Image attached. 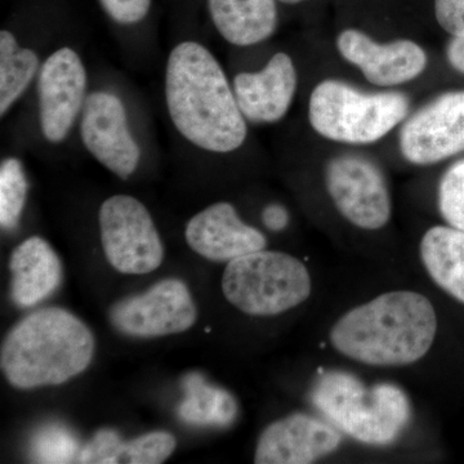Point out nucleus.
Here are the masks:
<instances>
[{"label": "nucleus", "mask_w": 464, "mask_h": 464, "mask_svg": "<svg viewBox=\"0 0 464 464\" xmlns=\"http://www.w3.org/2000/svg\"><path fill=\"white\" fill-rule=\"evenodd\" d=\"M168 112L174 127L197 148L216 154L240 149L248 136L234 88L215 54L198 42H182L168 57Z\"/></svg>", "instance_id": "f257e3e1"}, {"label": "nucleus", "mask_w": 464, "mask_h": 464, "mask_svg": "<svg viewBox=\"0 0 464 464\" xmlns=\"http://www.w3.org/2000/svg\"><path fill=\"white\" fill-rule=\"evenodd\" d=\"M438 332L435 308L420 293H384L353 308L334 324L333 347L355 362L404 366L422 359Z\"/></svg>", "instance_id": "f03ea898"}, {"label": "nucleus", "mask_w": 464, "mask_h": 464, "mask_svg": "<svg viewBox=\"0 0 464 464\" xmlns=\"http://www.w3.org/2000/svg\"><path fill=\"white\" fill-rule=\"evenodd\" d=\"M94 347L93 334L78 317L63 308H42L8 333L0 366L16 389L57 386L83 373Z\"/></svg>", "instance_id": "7ed1b4c3"}, {"label": "nucleus", "mask_w": 464, "mask_h": 464, "mask_svg": "<svg viewBox=\"0 0 464 464\" xmlns=\"http://www.w3.org/2000/svg\"><path fill=\"white\" fill-rule=\"evenodd\" d=\"M411 106L404 92L364 91L326 78L311 91L307 118L314 132L326 141L364 146L381 141L404 123Z\"/></svg>", "instance_id": "20e7f679"}, {"label": "nucleus", "mask_w": 464, "mask_h": 464, "mask_svg": "<svg viewBox=\"0 0 464 464\" xmlns=\"http://www.w3.org/2000/svg\"><path fill=\"white\" fill-rule=\"evenodd\" d=\"M311 400L333 426L362 444H392L411 417V401L399 386L368 387L347 372L317 375Z\"/></svg>", "instance_id": "39448f33"}, {"label": "nucleus", "mask_w": 464, "mask_h": 464, "mask_svg": "<svg viewBox=\"0 0 464 464\" xmlns=\"http://www.w3.org/2000/svg\"><path fill=\"white\" fill-rule=\"evenodd\" d=\"M222 292L241 313L279 315L310 297L311 277L306 266L288 253L262 249L228 262Z\"/></svg>", "instance_id": "423d86ee"}, {"label": "nucleus", "mask_w": 464, "mask_h": 464, "mask_svg": "<svg viewBox=\"0 0 464 464\" xmlns=\"http://www.w3.org/2000/svg\"><path fill=\"white\" fill-rule=\"evenodd\" d=\"M324 182L333 204L351 225L375 231L389 224V183L373 159L357 152L334 155L324 168Z\"/></svg>", "instance_id": "0eeeda50"}, {"label": "nucleus", "mask_w": 464, "mask_h": 464, "mask_svg": "<svg viewBox=\"0 0 464 464\" xmlns=\"http://www.w3.org/2000/svg\"><path fill=\"white\" fill-rule=\"evenodd\" d=\"M103 252L121 274L152 273L164 258L163 243L148 208L130 195H115L100 208Z\"/></svg>", "instance_id": "6e6552de"}, {"label": "nucleus", "mask_w": 464, "mask_h": 464, "mask_svg": "<svg viewBox=\"0 0 464 464\" xmlns=\"http://www.w3.org/2000/svg\"><path fill=\"white\" fill-rule=\"evenodd\" d=\"M399 150L413 166H432L464 152V90L449 91L400 125Z\"/></svg>", "instance_id": "1a4fd4ad"}, {"label": "nucleus", "mask_w": 464, "mask_h": 464, "mask_svg": "<svg viewBox=\"0 0 464 464\" xmlns=\"http://www.w3.org/2000/svg\"><path fill=\"white\" fill-rule=\"evenodd\" d=\"M198 311L188 285L179 279L161 280L142 295L116 302L109 319L130 337L154 338L188 331Z\"/></svg>", "instance_id": "9d476101"}, {"label": "nucleus", "mask_w": 464, "mask_h": 464, "mask_svg": "<svg viewBox=\"0 0 464 464\" xmlns=\"http://www.w3.org/2000/svg\"><path fill=\"white\" fill-rule=\"evenodd\" d=\"M335 48L368 83L383 90L411 83L429 66V56L420 43L411 39L378 42L355 27H347L338 34Z\"/></svg>", "instance_id": "9b49d317"}, {"label": "nucleus", "mask_w": 464, "mask_h": 464, "mask_svg": "<svg viewBox=\"0 0 464 464\" xmlns=\"http://www.w3.org/2000/svg\"><path fill=\"white\" fill-rule=\"evenodd\" d=\"M87 72L72 48L63 47L45 60L38 78L39 121L43 136L60 143L69 136L87 100Z\"/></svg>", "instance_id": "f8f14e48"}, {"label": "nucleus", "mask_w": 464, "mask_h": 464, "mask_svg": "<svg viewBox=\"0 0 464 464\" xmlns=\"http://www.w3.org/2000/svg\"><path fill=\"white\" fill-rule=\"evenodd\" d=\"M81 115L85 149L116 176L130 179L139 166L141 149L130 133L123 101L111 92H92Z\"/></svg>", "instance_id": "ddd939ff"}, {"label": "nucleus", "mask_w": 464, "mask_h": 464, "mask_svg": "<svg viewBox=\"0 0 464 464\" xmlns=\"http://www.w3.org/2000/svg\"><path fill=\"white\" fill-rule=\"evenodd\" d=\"M232 88L246 121L277 123L285 118L295 102L297 66L288 53L276 52L258 72H244L235 76Z\"/></svg>", "instance_id": "4468645a"}, {"label": "nucleus", "mask_w": 464, "mask_h": 464, "mask_svg": "<svg viewBox=\"0 0 464 464\" xmlns=\"http://www.w3.org/2000/svg\"><path fill=\"white\" fill-rule=\"evenodd\" d=\"M342 433L333 424L295 413L271 423L256 449L257 464H308L340 448Z\"/></svg>", "instance_id": "2eb2a0df"}, {"label": "nucleus", "mask_w": 464, "mask_h": 464, "mask_svg": "<svg viewBox=\"0 0 464 464\" xmlns=\"http://www.w3.org/2000/svg\"><path fill=\"white\" fill-rule=\"evenodd\" d=\"M186 240L194 252L215 262H231L266 246L265 235L244 224L234 206L226 201L192 217L186 226Z\"/></svg>", "instance_id": "dca6fc26"}, {"label": "nucleus", "mask_w": 464, "mask_h": 464, "mask_svg": "<svg viewBox=\"0 0 464 464\" xmlns=\"http://www.w3.org/2000/svg\"><path fill=\"white\" fill-rule=\"evenodd\" d=\"M11 295L18 307H32L50 297L63 279V266L48 241L29 237L14 248L9 261Z\"/></svg>", "instance_id": "f3484780"}, {"label": "nucleus", "mask_w": 464, "mask_h": 464, "mask_svg": "<svg viewBox=\"0 0 464 464\" xmlns=\"http://www.w3.org/2000/svg\"><path fill=\"white\" fill-rule=\"evenodd\" d=\"M217 32L237 47H252L274 35L279 24L277 0H207Z\"/></svg>", "instance_id": "a211bd4d"}, {"label": "nucleus", "mask_w": 464, "mask_h": 464, "mask_svg": "<svg viewBox=\"0 0 464 464\" xmlns=\"http://www.w3.org/2000/svg\"><path fill=\"white\" fill-rule=\"evenodd\" d=\"M420 258L433 282L464 304V231L433 226L420 241Z\"/></svg>", "instance_id": "6ab92c4d"}, {"label": "nucleus", "mask_w": 464, "mask_h": 464, "mask_svg": "<svg viewBox=\"0 0 464 464\" xmlns=\"http://www.w3.org/2000/svg\"><path fill=\"white\" fill-rule=\"evenodd\" d=\"M185 399L179 418L192 426L227 427L237 415V402L228 391L208 384L203 375L191 373L182 380Z\"/></svg>", "instance_id": "aec40b11"}, {"label": "nucleus", "mask_w": 464, "mask_h": 464, "mask_svg": "<svg viewBox=\"0 0 464 464\" xmlns=\"http://www.w3.org/2000/svg\"><path fill=\"white\" fill-rule=\"evenodd\" d=\"M39 57L30 48L18 44L8 30L0 33V115L12 108L38 72Z\"/></svg>", "instance_id": "412c9836"}, {"label": "nucleus", "mask_w": 464, "mask_h": 464, "mask_svg": "<svg viewBox=\"0 0 464 464\" xmlns=\"http://www.w3.org/2000/svg\"><path fill=\"white\" fill-rule=\"evenodd\" d=\"M27 197V179L23 163L8 158L0 166V225L3 230H14L23 215Z\"/></svg>", "instance_id": "4be33fe9"}, {"label": "nucleus", "mask_w": 464, "mask_h": 464, "mask_svg": "<svg viewBox=\"0 0 464 464\" xmlns=\"http://www.w3.org/2000/svg\"><path fill=\"white\" fill-rule=\"evenodd\" d=\"M79 442L66 427L60 424L45 426L36 433L32 444L34 462L72 463L78 459Z\"/></svg>", "instance_id": "5701e85b"}, {"label": "nucleus", "mask_w": 464, "mask_h": 464, "mask_svg": "<svg viewBox=\"0 0 464 464\" xmlns=\"http://www.w3.org/2000/svg\"><path fill=\"white\" fill-rule=\"evenodd\" d=\"M440 215L451 227L464 231V158L442 174L438 188Z\"/></svg>", "instance_id": "b1692460"}, {"label": "nucleus", "mask_w": 464, "mask_h": 464, "mask_svg": "<svg viewBox=\"0 0 464 464\" xmlns=\"http://www.w3.org/2000/svg\"><path fill=\"white\" fill-rule=\"evenodd\" d=\"M176 438L169 432L155 431L146 433L123 442L121 463L160 464L172 456L176 449Z\"/></svg>", "instance_id": "393cba45"}, {"label": "nucleus", "mask_w": 464, "mask_h": 464, "mask_svg": "<svg viewBox=\"0 0 464 464\" xmlns=\"http://www.w3.org/2000/svg\"><path fill=\"white\" fill-rule=\"evenodd\" d=\"M123 442L114 430H101L84 448L81 449L76 462L85 464L121 463Z\"/></svg>", "instance_id": "a878e982"}, {"label": "nucleus", "mask_w": 464, "mask_h": 464, "mask_svg": "<svg viewBox=\"0 0 464 464\" xmlns=\"http://www.w3.org/2000/svg\"><path fill=\"white\" fill-rule=\"evenodd\" d=\"M109 16L121 25H134L148 16L152 0H100Z\"/></svg>", "instance_id": "bb28decb"}, {"label": "nucleus", "mask_w": 464, "mask_h": 464, "mask_svg": "<svg viewBox=\"0 0 464 464\" xmlns=\"http://www.w3.org/2000/svg\"><path fill=\"white\" fill-rule=\"evenodd\" d=\"M435 16L451 36L464 35V0H435Z\"/></svg>", "instance_id": "cd10ccee"}, {"label": "nucleus", "mask_w": 464, "mask_h": 464, "mask_svg": "<svg viewBox=\"0 0 464 464\" xmlns=\"http://www.w3.org/2000/svg\"><path fill=\"white\" fill-rule=\"evenodd\" d=\"M262 219L268 230L279 232L285 230L286 226L289 224V213L280 204H270L265 208L262 213Z\"/></svg>", "instance_id": "c85d7f7f"}, {"label": "nucleus", "mask_w": 464, "mask_h": 464, "mask_svg": "<svg viewBox=\"0 0 464 464\" xmlns=\"http://www.w3.org/2000/svg\"><path fill=\"white\" fill-rule=\"evenodd\" d=\"M449 65L464 75V35L451 36L445 51Z\"/></svg>", "instance_id": "c756f323"}, {"label": "nucleus", "mask_w": 464, "mask_h": 464, "mask_svg": "<svg viewBox=\"0 0 464 464\" xmlns=\"http://www.w3.org/2000/svg\"><path fill=\"white\" fill-rule=\"evenodd\" d=\"M277 2L283 3V5H295L306 2V0H277Z\"/></svg>", "instance_id": "7c9ffc66"}]
</instances>
